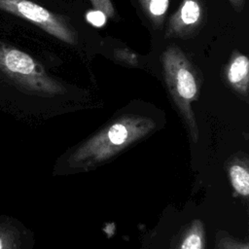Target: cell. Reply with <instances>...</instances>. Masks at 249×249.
I'll return each instance as SVG.
<instances>
[{"instance_id":"obj_1","label":"cell","mask_w":249,"mask_h":249,"mask_svg":"<svg viewBox=\"0 0 249 249\" xmlns=\"http://www.w3.org/2000/svg\"><path fill=\"white\" fill-rule=\"evenodd\" d=\"M160 60L167 90L190 136L196 142L198 126L193 104L200 94L201 74L188 55L175 45L163 51Z\"/></svg>"},{"instance_id":"obj_2","label":"cell","mask_w":249,"mask_h":249,"mask_svg":"<svg viewBox=\"0 0 249 249\" xmlns=\"http://www.w3.org/2000/svg\"><path fill=\"white\" fill-rule=\"evenodd\" d=\"M0 75L27 93L51 97L66 92L65 87L51 77L34 57L2 41H0Z\"/></svg>"},{"instance_id":"obj_3","label":"cell","mask_w":249,"mask_h":249,"mask_svg":"<svg viewBox=\"0 0 249 249\" xmlns=\"http://www.w3.org/2000/svg\"><path fill=\"white\" fill-rule=\"evenodd\" d=\"M152 118L124 114L107 123L79 150L78 158L101 159L146 136L155 129Z\"/></svg>"},{"instance_id":"obj_4","label":"cell","mask_w":249,"mask_h":249,"mask_svg":"<svg viewBox=\"0 0 249 249\" xmlns=\"http://www.w3.org/2000/svg\"><path fill=\"white\" fill-rule=\"evenodd\" d=\"M0 10L21 18L56 39L75 45L78 34L68 18L53 13L29 0H0Z\"/></svg>"},{"instance_id":"obj_5","label":"cell","mask_w":249,"mask_h":249,"mask_svg":"<svg viewBox=\"0 0 249 249\" xmlns=\"http://www.w3.org/2000/svg\"><path fill=\"white\" fill-rule=\"evenodd\" d=\"M205 21V9L201 0H182L169 18L164 37L189 39L196 36Z\"/></svg>"},{"instance_id":"obj_6","label":"cell","mask_w":249,"mask_h":249,"mask_svg":"<svg viewBox=\"0 0 249 249\" xmlns=\"http://www.w3.org/2000/svg\"><path fill=\"white\" fill-rule=\"evenodd\" d=\"M223 76L226 85L242 100L249 98V58L237 50L232 51L224 67Z\"/></svg>"},{"instance_id":"obj_7","label":"cell","mask_w":249,"mask_h":249,"mask_svg":"<svg viewBox=\"0 0 249 249\" xmlns=\"http://www.w3.org/2000/svg\"><path fill=\"white\" fill-rule=\"evenodd\" d=\"M146 17L152 25L160 29L164 23L169 7V0H138Z\"/></svg>"},{"instance_id":"obj_8","label":"cell","mask_w":249,"mask_h":249,"mask_svg":"<svg viewBox=\"0 0 249 249\" xmlns=\"http://www.w3.org/2000/svg\"><path fill=\"white\" fill-rule=\"evenodd\" d=\"M230 176L236 192L247 196L249 194V174L246 168L239 164H233L230 168Z\"/></svg>"},{"instance_id":"obj_9","label":"cell","mask_w":249,"mask_h":249,"mask_svg":"<svg viewBox=\"0 0 249 249\" xmlns=\"http://www.w3.org/2000/svg\"><path fill=\"white\" fill-rule=\"evenodd\" d=\"M113 57L116 61L128 67H136L139 64L138 54L128 48H117L113 52Z\"/></svg>"},{"instance_id":"obj_10","label":"cell","mask_w":249,"mask_h":249,"mask_svg":"<svg viewBox=\"0 0 249 249\" xmlns=\"http://www.w3.org/2000/svg\"><path fill=\"white\" fill-rule=\"evenodd\" d=\"M93 9L102 13L106 18H115L116 10L111 0H89Z\"/></svg>"},{"instance_id":"obj_11","label":"cell","mask_w":249,"mask_h":249,"mask_svg":"<svg viewBox=\"0 0 249 249\" xmlns=\"http://www.w3.org/2000/svg\"><path fill=\"white\" fill-rule=\"evenodd\" d=\"M201 239L196 233H192L184 240L181 249H200Z\"/></svg>"},{"instance_id":"obj_12","label":"cell","mask_w":249,"mask_h":249,"mask_svg":"<svg viewBox=\"0 0 249 249\" xmlns=\"http://www.w3.org/2000/svg\"><path fill=\"white\" fill-rule=\"evenodd\" d=\"M105 16L98 11H90L87 15V19L95 26H101L105 22Z\"/></svg>"},{"instance_id":"obj_13","label":"cell","mask_w":249,"mask_h":249,"mask_svg":"<svg viewBox=\"0 0 249 249\" xmlns=\"http://www.w3.org/2000/svg\"><path fill=\"white\" fill-rule=\"evenodd\" d=\"M0 249H11V241L8 234L0 231Z\"/></svg>"},{"instance_id":"obj_14","label":"cell","mask_w":249,"mask_h":249,"mask_svg":"<svg viewBox=\"0 0 249 249\" xmlns=\"http://www.w3.org/2000/svg\"><path fill=\"white\" fill-rule=\"evenodd\" d=\"M236 12H242L245 7V0H228Z\"/></svg>"}]
</instances>
